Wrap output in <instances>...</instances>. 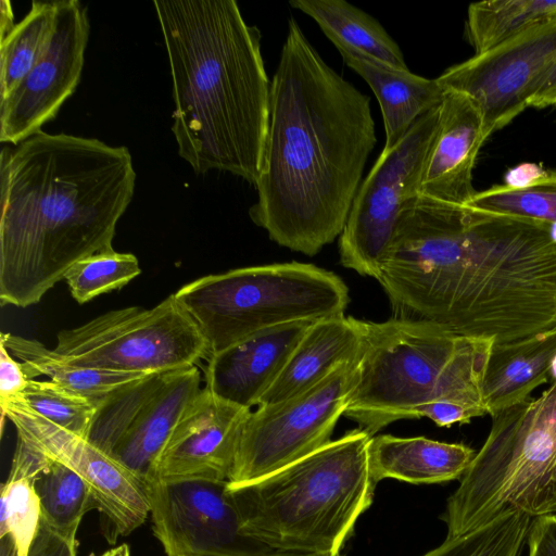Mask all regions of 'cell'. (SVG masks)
Listing matches in <instances>:
<instances>
[{
    "label": "cell",
    "mask_w": 556,
    "mask_h": 556,
    "mask_svg": "<svg viewBox=\"0 0 556 556\" xmlns=\"http://www.w3.org/2000/svg\"><path fill=\"white\" fill-rule=\"evenodd\" d=\"M152 529L167 556H262L247 535L227 481H150Z\"/></svg>",
    "instance_id": "obj_15"
},
{
    "label": "cell",
    "mask_w": 556,
    "mask_h": 556,
    "mask_svg": "<svg viewBox=\"0 0 556 556\" xmlns=\"http://www.w3.org/2000/svg\"><path fill=\"white\" fill-rule=\"evenodd\" d=\"M549 379L553 382H556V355L554 356L553 361H552V365H551V370H549Z\"/></svg>",
    "instance_id": "obj_41"
},
{
    "label": "cell",
    "mask_w": 556,
    "mask_h": 556,
    "mask_svg": "<svg viewBox=\"0 0 556 556\" xmlns=\"http://www.w3.org/2000/svg\"><path fill=\"white\" fill-rule=\"evenodd\" d=\"M251 412L202 388L173 430L151 481L228 482L238 440Z\"/></svg>",
    "instance_id": "obj_17"
},
{
    "label": "cell",
    "mask_w": 556,
    "mask_h": 556,
    "mask_svg": "<svg viewBox=\"0 0 556 556\" xmlns=\"http://www.w3.org/2000/svg\"><path fill=\"white\" fill-rule=\"evenodd\" d=\"M124 146L42 130L0 154V302L26 307L78 261L111 251L131 202Z\"/></svg>",
    "instance_id": "obj_3"
},
{
    "label": "cell",
    "mask_w": 556,
    "mask_h": 556,
    "mask_svg": "<svg viewBox=\"0 0 556 556\" xmlns=\"http://www.w3.org/2000/svg\"><path fill=\"white\" fill-rule=\"evenodd\" d=\"M556 98V58L545 70L536 84L530 106L542 109L553 105Z\"/></svg>",
    "instance_id": "obj_37"
},
{
    "label": "cell",
    "mask_w": 556,
    "mask_h": 556,
    "mask_svg": "<svg viewBox=\"0 0 556 556\" xmlns=\"http://www.w3.org/2000/svg\"><path fill=\"white\" fill-rule=\"evenodd\" d=\"M262 556H328L323 554H313V553H301V552H280V551H271ZM341 556V555H338Z\"/></svg>",
    "instance_id": "obj_40"
},
{
    "label": "cell",
    "mask_w": 556,
    "mask_h": 556,
    "mask_svg": "<svg viewBox=\"0 0 556 556\" xmlns=\"http://www.w3.org/2000/svg\"><path fill=\"white\" fill-rule=\"evenodd\" d=\"M358 362H344L311 389L251 412L228 485L256 481L328 444L357 382Z\"/></svg>",
    "instance_id": "obj_10"
},
{
    "label": "cell",
    "mask_w": 556,
    "mask_h": 556,
    "mask_svg": "<svg viewBox=\"0 0 556 556\" xmlns=\"http://www.w3.org/2000/svg\"><path fill=\"white\" fill-rule=\"evenodd\" d=\"M2 419L14 426L17 439L77 472L88 484L96 508L105 521L106 538L115 543L130 534L150 514L146 484L87 438L41 417L20 396L0 405Z\"/></svg>",
    "instance_id": "obj_14"
},
{
    "label": "cell",
    "mask_w": 556,
    "mask_h": 556,
    "mask_svg": "<svg viewBox=\"0 0 556 556\" xmlns=\"http://www.w3.org/2000/svg\"><path fill=\"white\" fill-rule=\"evenodd\" d=\"M364 337V320L344 314L312 323L257 406L300 394L340 364L359 358Z\"/></svg>",
    "instance_id": "obj_20"
},
{
    "label": "cell",
    "mask_w": 556,
    "mask_h": 556,
    "mask_svg": "<svg viewBox=\"0 0 556 556\" xmlns=\"http://www.w3.org/2000/svg\"><path fill=\"white\" fill-rule=\"evenodd\" d=\"M358 379L344 416L374 437L401 419H417L438 387L488 340L457 336L435 324L364 320Z\"/></svg>",
    "instance_id": "obj_8"
},
{
    "label": "cell",
    "mask_w": 556,
    "mask_h": 556,
    "mask_svg": "<svg viewBox=\"0 0 556 556\" xmlns=\"http://www.w3.org/2000/svg\"><path fill=\"white\" fill-rule=\"evenodd\" d=\"M153 5L170 68L179 155L198 175L228 172L255 186L270 114L260 29L233 0Z\"/></svg>",
    "instance_id": "obj_4"
},
{
    "label": "cell",
    "mask_w": 556,
    "mask_h": 556,
    "mask_svg": "<svg viewBox=\"0 0 556 556\" xmlns=\"http://www.w3.org/2000/svg\"><path fill=\"white\" fill-rule=\"evenodd\" d=\"M140 273L139 261L134 254L111 250L78 261L64 279L75 301L84 304L123 288Z\"/></svg>",
    "instance_id": "obj_33"
},
{
    "label": "cell",
    "mask_w": 556,
    "mask_h": 556,
    "mask_svg": "<svg viewBox=\"0 0 556 556\" xmlns=\"http://www.w3.org/2000/svg\"><path fill=\"white\" fill-rule=\"evenodd\" d=\"M556 355V327L516 342L493 344L486 364L482 397L491 416L530 397L549 380Z\"/></svg>",
    "instance_id": "obj_23"
},
{
    "label": "cell",
    "mask_w": 556,
    "mask_h": 556,
    "mask_svg": "<svg viewBox=\"0 0 556 556\" xmlns=\"http://www.w3.org/2000/svg\"><path fill=\"white\" fill-rule=\"evenodd\" d=\"M553 105H554V106H556V98H555V100H554V102H553Z\"/></svg>",
    "instance_id": "obj_43"
},
{
    "label": "cell",
    "mask_w": 556,
    "mask_h": 556,
    "mask_svg": "<svg viewBox=\"0 0 556 556\" xmlns=\"http://www.w3.org/2000/svg\"><path fill=\"white\" fill-rule=\"evenodd\" d=\"M532 520L527 514L508 509L488 525L446 538L422 556H522Z\"/></svg>",
    "instance_id": "obj_31"
},
{
    "label": "cell",
    "mask_w": 556,
    "mask_h": 556,
    "mask_svg": "<svg viewBox=\"0 0 556 556\" xmlns=\"http://www.w3.org/2000/svg\"><path fill=\"white\" fill-rule=\"evenodd\" d=\"M41 508V521L70 541L76 534L84 515L96 508L86 481L64 464L51 459L35 483Z\"/></svg>",
    "instance_id": "obj_28"
},
{
    "label": "cell",
    "mask_w": 556,
    "mask_h": 556,
    "mask_svg": "<svg viewBox=\"0 0 556 556\" xmlns=\"http://www.w3.org/2000/svg\"><path fill=\"white\" fill-rule=\"evenodd\" d=\"M527 549V556H556V514L533 518Z\"/></svg>",
    "instance_id": "obj_36"
},
{
    "label": "cell",
    "mask_w": 556,
    "mask_h": 556,
    "mask_svg": "<svg viewBox=\"0 0 556 556\" xmlns=\"http://www.w3.org/2000/svg\"><path fill=\"white\" fill-rule=\"evenodd\" d=\"M312 323L268 328L211 354L204 367V388L236 405L257 406Z\"/></svg>",
    "instance_id": "obj_19"
},
{
    "label": "cell",
    "mask_w": 556,
    "mask_h": 556,
    "mask_svg": "<svg viewBox=\"0 0 556 556\" xmlns=\"http://www.w3.org/2000/svg\"><path fill=\"white\" fill-rule=\"evenodd\" d=\"M100 556H130V552L128 545L124 543L106 551Z\"/></svg>",
    "instance_id": "obj_39"
},
{
    "label": "cell",
    "mask_w": 556,
    "mask_h": 556,
    "mask_svg": "<svg viewBox=\"0 0 556 556\" xmlns=\"http://www.w3.org/2000/svg\"><path fill=\"white\" fill-rule=\"evenodd\" d=\"M0 341L13 356L21 361L28 379L46 376L58 384L94 400L102 399L154 374L116 371L77 365L37 340L12 333L2 332Z\"/></svg>",
    "instance_id": "obj_24"
},
{
    "label": "cell",
    "mask_w": 556,
    "mask_h": 556,
    "mask_svg": "<svg viewBox=\"0 0 556 556\" xmlns=\"http://www.w3.org/2000/svg\"><path fill=\"white\" fill-rule=\"evenodd\" d=\"M197 366L154 372L99 399L88 440L144 484L202 388Z\"/></svg>",
    "instance_id": "obj_12"
},
{
    "label": "cell",
    "mask_w": 556,
    "mask_h": 556,
    "mask_svg": "<svg viewBox=\"0 0 556 556\" xmlns=\"http://www.w3.org/2000/svg\"><path fill=\"white\" fill-rule=\"evenodd\" d=\"M556 382L538 399L492 416L481 448L446 501L447 539L490 523L508 509L532 518L556 514Z\"/></svg>",
    "instance_id": "obj_6"
},
{
    "label": "cell",
    "mask_w": 556,
    "mask_h": 556,
    "mask_svg": "<svg viewBox=\"0 0 556 556\" xmlns=\"http://www.w3.org/2000/svg\"><path fill=\"white\" fill-rule=\"evenodd\" d=\"M555 58L556 17L448 67L437 80L477 105L488 139L530 106L539 79Z\"/></svg>",
    "instance_id": "obj_13"
},
{
    "label": "cell",
    "mask_w": 556,
    "mask_h": 556,
    "mask_svg": "<svg viewBox=\"0 0 556 556\" xmlns=\"http://www.w3.org/2000/svg\"><path fill=\"white\" fill-rule=\"evenodd\" d=\"M53 350L77 365L132 372L188 368L211 356L202 331L174 293L151 308L114 309L62 330Z\"/></svg>",
    "instance_id": "obj_9"
},
{
    "label": "cell",
    "mask_w": 556,
    "mask_h": 556,
    "mask_svg": "<svg viewBox=\"0 0 556 556\" xmlns=\"http://www.w3.org/2000/svg\"><path fill=\"white\" fill-rule=\"evenodd\" d=\"M211 354L268 328L343 315L350 291L334 273L308 263L248 266L198 278L174 293Z\"/></svg>",
    "instance_id": "obj_7"
},
{
    "label": "cell",
    "mask_w": 556,
    "mask_h": 556,
    "mask_svg": "<svg viewBox=\"0 0 556 556\" xmlns=\"http://www.w3.org/2000/svg\"><path fill=\"white\" fill-rule=\"evenodd\" d=\"M50 459L24 442H17L11 470L1 488L0 538H12L18 556H28L41 523L35 483Z\"/></svg>",
    "instance_id": "obj_26"
},
{
    "label": "cell",
    "mask_w": 556,
    "mask_h": 556,
    "mask_svg": "<svg viewBox=\"0 0 556 556\" xmlns=\"http://www.w3.org/2000/svg\"><path fill=\"white\" fill-rule=\"evenodd\" d=\"M552 483H553V485L555 488V491H556V463H555L553 471H552Z\"/></svg>",
    "instance_id": "obj_42"
},
{
    "label": "cell",
    "mask_w": 556,
    "mask_h": 556,
    "mask_svg": "<svg viewBox=\"0 0 556 556\" xmlns=\"http://www.w3.org/2000/svg\"><path fill=\"white\" fill-rule=\"evenodd\" d=\"M13 12L11 2L8 0L1 1V21H0V37L3 38L14 27Z\"/></svg>",
    "instance_id": "obj_38"
},
{
    "label": "cell",
    "mask_w": 556,
    "mask_h": 556,
    "mask_svg": "<svg viewBox=\"0 0 556 556\" xmlns=\"http://www.w3.org/2000/svg\"><path fill=\"white\" fill-rule=\"evenodd\" d=\"M482 115L465 94L445 90L439 124L417 194L454 205H466L476 194L472 170L485 141Z\"/></svg>",
    "instance_id": "obj_18"
},
{
    "label": "cell",
    "mask_w": 556,
    "mask_h": 556,
    "mask_svg": "<svg viewBox=\"0 0 556 556\" xmlns=\"http://www.w3.org/2000/svg\"><path fill=\"white\" fill-rule=\"evenodd\" d=\"M76 541L64 539L41 521L28 556H76ZM0 556H18L10 536L0 539Z\"/></svg>",
    "instance_id": "obj_34"
},
{
    "label": "cell",
    "mask_w": 556,
    "mask_h": 556,
    "mask_svg": "<svg viewBox=\"0 0 556 556\" xmlns=\"http://www.w3.org/2000/svg\"><path fill=\"white\" fill-rule=\"evenodd\" d=\"M467 205L488 213L556 224V170H539L520 185L476 192Z\"/></svg>",
    "instance_id": "obj_30"
},
{
    "label": "cell",
    "mask_w": 556,
    "mask_h": 556,
    "mask_svg": "<svg viewBox=\"0 0 556 556\" xmlns=\"http://www.w3.org/2000/svg\"><path fill=\"white\" fill-rule=\"evenodd\" d=\"M18 396L41 417L88 439L99 400L85 396L51 380L35 379H29Z\"/></svg>",
    "instance_id": "obj_32"
},
{
    "label": "cell",
    "mask_w": 556,
    "mask_h": 556,
    "mask_svg": "<svg viewBox=\"0 0 556 556\" xmlns=\"http://www.w3.org/2000/svg\"><path fill=\"white\" fill-rule=\"evenodd\" d=\"M376 280L394 318L516 342L556 327L555 228L416 193Z\"/></svg>",
    "instance_id": "obj_1"
},
{
    "label": "cell",
    "mask_w": 556,
    "mask_h": 556,
    "mask_svg": "<svg viewBox=\"0 0 556 556\" xmlns=\"http://www.w3.org/2000/svg\"><path fill=\"white\" fill-rule=\"evenodd\" d=\"M362 428L251 483L229 486L247 535L273 551L341 555L377 482Z\"/></svg>",
    "instance_id": "obj_5"
},
{
    "label": "cell",
    "mask_w": 556,
    "mask_h": 556,
    "mask_svg": "<svg viewBox=\"0 0 556 556\" xmlns=\"http://www.w3.org/2000/svg\"><path fill=\"white\" fill-rule=\"evenodd\" d=\"M29 379L21 362H16L0 341V405L21 395Z\"/></svg>",
    "instance_id": "obj_35"
},
{
    "label": "cell",
    "mask_w": 556,
    "mask_h": 556,
    "mask_svg": "<svg viewBox=\"0 0 556 556\" xmlns=\"http://www.w3.org/2000/svg\"><path fill=\"white\" fill-rule=\"evenodd\" d=\"M289 4L312 17L334 47H345L408 71L402 50L382 25L344 0H291Z\"/></svg>",
    "instance_id": "obj_25"
},
{
    "label": "cell",
    "mask_w": 556,
    "mask_h": 556,
    "mask_svg": "<svg viewBox=\"0 0 556 556\" xmlns=\"http://www.w3.org/2000/svg\"><path fill=\"white\" fill-rule=\"evenodd\" d=\"M440 105L420 116L391 149H383L353 201L339 237L342 266L377 279L407 199L417 193L439 124Z\"/></svg>",
    "instance_id": "obj_11"
},
{
    "label": "cell",
    "mask_w": 556,
    "mask_h": 556,
    "mask_svg": "<svg viewBox=\"0 0 556 556\" xmlns=\"http://www.w3.org/2000/svg\"><path fill=\"white\" fill-rule=\"evenodd\" d=\"M89 38L87 9L55 1L51 36L38 61L0 102V141L13 146L41 131L79 84Z\"/></svg>",
    "instance_id": "obj_16"
},
{
    "label": "cell",
    "mask_w": 556,
    "mask_h": 556,
    "mask_svg": "<svg viewBox=\"0 0 556 556\" xmlns=\"http://www.w3.org/2000/svg\"><path fill=\"white\" fill-rule=\"evenodd\" d=\"M556 17V1L488 0L468 7L465 35L475 54L485 52L539 23Z\"/></svg>",
    "instance_id": "obj_27"
},
{
    "label": "cell",
    "mask_w": 556,
    "mask_h": 556,
    "mask_svg": "<svg viewBox=\"0 0 556 556\" xmlns=\"http://www.w3.org/2000/svg\"><path fill=\"white\" fill-rule=\"evenodd\" d=\"M376 142L370 98L332 70L290 17L270 84L252 222L277 244L316 255L341 236Z\"/></svg>",
    "instance_id": "obj_2"
},
{
    "label": "cell",
    "mask_w": 556,
    "mask_h": 556,
    "mask_svg": "<svg viewBox=\"0 0 556 556\" xmlns=\"http://www.w3.org/2000/svg\"><path fill=\"white\" fill-rule=\"evenodd\" d=\"M336 48L345 64L369 85L380 104L386 131L383 149L393 148L420 116L441 104L445 90L437 78L393 67L350 48Z\"/></svg>",
    "instance_id": "obj_21"
},
{
    "label": "cell",
    "mask_w": 556,
    "mask_h": 556,
    "mask_svg": "<svg viewBox=\"0 0 556 556\" xmlns=\"http://www.w3.org/2000/svg\"><path fill=\"white\" fill-rule=\"evenodd\" d=\"M477 452L462 443L426 437L378 434L370 439L369 467L375 481L395 479L413 484L442 483L460 479Z\"/></svg>",
    "instance_id": "obj_22"
},
{
    "label": "cell",
    "mask_w": 556,
    "mask_h": 556,
    "mask_svg": "<svg viewBox=\"0 0 556 556\" xmlns=\"http://www.w3.org/2000/svg\"><path fill=\"white\" fill-rule=\"evenodd\" d=\"M55 1H33L29 12L0 39V102L30 72L51 36Z\"/></svg>",
    "instance_id": "obj_29"
}]
</instances>
